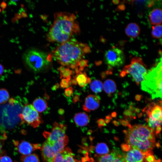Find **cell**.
<instances>
[{"mask_svg":"<svg viewBox=\"0 0 162 162\" xmlns=\"http://www.w3.org/2000/svg\"><path fill=\"white\" fill-rule=\"evenodd\" d=\"M80 32L75 15L66 12H57L54 14L53 22L47 34V40L50 42L61 44Z\"/></svg>","mask_w":162,"mask_h":162,"instance_id":"obj_1","label":"cell"},{"mask_svg":"<svg viewBox=\"0 0 162 162\" xmlns=\"http://www.w3.org/2000/svg\"><path fill=\"white\" fill-rule=\"evenodd\" d=\"M90 51V48L87 44L71 38L60 44L51 54L62 66L74 69L77 67L78 63Z\"/></svg>","mask_w":162,"mask_h":162,"instance_id":"obj_2","label":"cell"},{"mask_svg":"<svg viewBox=\"0 0 162 162\" xmlns=\"http://www.w3.org/2000/svg\"><path fill=\"white\" fill-rule=\"evenodd\" d=\"M124 132L125 141L131 148L136 149L144 154L152 151L155 146L154 131L148 125H135Z\"/></svg>","mask_w":162,"mask_h":162,"instance_id":"obj_3","label":"cell"},{"mask_svg":"<svg viewBox=\"0 0 162 162\" xmlns=\"http://www.w3.org/2000/svg\"><path fill=\"white\" fill-rule=\"evenodd\" d=\"M162 59L151 69L141 83L142 89L151 94L152 99L162 98Z\"/></svg>","mask_w":162,"mask_h":162,"instance_id":"obj_4","label":"cell"},{"mask_svg":"<svg viewBox=\"0 0 162 162\" xmlns=\"http://www.w3.org/2000/svg\"><path fill=\"white\" fill-rule=\"evenodd\" d=\"M51 54L36 50L28 51L25 55L26 63L34 71L39 72L46 68L52 61Z\"/></svg>","mask_w":162,"mask_h":162,"instance_id":"obj_5","label":"cell"},{"mask_svg":"<svg viewBox=\"0 0 162 162\" xmlns=\"http://www.w3.org/2000/svg\"><path fill=\"white\" fill-rule=\"evenodd\" d=\"M147 73L146 66L142 59L139 57H135L132 59L130 64L124 66L120 75L123 77L127 74H130L138 86L144 80Z\"/></svg>","mask_w":162,"mask_h":162,"instance_id":"obj_6","label":"cell"},{"mask_svg":"<svg viewBox=\"0 0 162 162\" xmlns=\"http://www.w3.org/2000/svg\"><path fill=\"white\" fill-rule=\"evenodd\" d=\"M68 141V138L66 136L53 144H50L47 140L45 141L40 148L43 160L45 162H53L56 155L64 149Z\"/></svg>","mask_w":162,"mask_h":162,"instance_id":"obj_7","label":"cell"},{"mask_svg":"<svg viewBox=\"0 0 162 162\" xmlns=\"http://www.w3.org/2000/svg\"><path fill=\"white\" fill-rule=\"evenodd\" d=\"M19 116L22 123H26L34 128L37 127L41 123L40 115L30 104L25 105Z\"/></svg>","mask_w":162,"mask_h":162,"instance_id":"obj_8","label":"cell"},{"mask_svg":"<svg viewBox=\"0 0 162 162\" xmlns=\"http://www.w3.org/2000/svg\"><path fill=\"white\" fill-rule=\"evenodd\" d=\"M106 62L112 67H119L124 63L125 56L123 52L115 47L108 50L104 54Z\"/></svg>","mask_w":162,"mask_h":162,"instance_id":"obj_9","label":"cell"},{"mask_svg":"<svg viewBox=\"0 0 162 162\" xmlns=\"http://www.w3.org/2000/svg\"><path fill=\"white\" fill-rule=\"evenodd\" d=\"M67 128L66 125L55 122L51 132H45L44 135L47 138V141L50 144L63 138L66 135L65 133Z\"/></svg>","mask_w":162,"mask_h":162,"instance_id":"obj_10","label":"cell"},{"mask_svg":"<svg viewBox=\"0 0 162 162\" xmlns=\"http://www.w3.org/2000/svg\"><path fill=\"white\" fill-rule=\"evenodd\" d=\"M13 143L18 152L23 155L31 154L33 152L40 148L39 144H32L24 140H13Z\"/></svg>","mask_w":162,"mask_h":162,"instance_id":"obj_11","label":"cell"},{"mask_svg":"<svg viewBox=\"0 0 162 162\" xmlns=\"http://www.w3.org/2000/svg\"><path fill=\"white\" fill-rule=\"evenodd\" d=\"M162 102L152 103L144 109L143 111L153 120L162 122Z\"/></svg>","mask_w":162,"mask_h":162,"instance_id":"obj_12","label":"cell"},{"mask_svg":"<svg viewBox=\"0 0 162 162\" xmlns=\"http://www.w3.org/2000/svg\"><path fill=\"white\" fill-rule=\"evenodd\" d=\"M53 162H78V161L75 159L71 149L67 147L56 155Z\"/></svg>","mask_w":162,"mask_h":162,"instance_id":"obj_13","label":"cell"},{"mask_svg":"<svg viewBox=\"0 0 162 162\" xmlns=\"http://www.w3.org/2000/svg\"><path fill=\"white\" fill-rule=\"evenodd\" d=\"M100 100L98 96L90 94L86 98L82 109L84 111L89 112L97 109L100 106Z\"/></svg>","mask_w":162,"mask_h":162,"instance_id":"obj_14","label":"cell"},{"mask_svg":"<svg viewBox=\"0 0 162 162\" xmlns=\"http://www.w3.org/2000/svg\"><path fill=\"white\" fill-rule=\"evenodd\" d=\"M124 157L126 162H144V154L136 149L131 148Z\"/></svg>","mask_w":162,"mask_h":162,"instance_id":"obj_15","label":"cell"},{"mask_svg":"<svg viewBox=\"0 0 162 162\" xmlns=\"http://www.w3.org/2000/svg\"><path fill=\"white\" fill-rule=\"evenodd\" d=\"M162 14V10L160 8H156L152 10L148 16L151 24L154 26L161 24Z\"/></svg>","mask_w":162,"mask_h":162,"instance_id":"obj_16","label":"cell"},{"mask_svg":"<svg viewBox=\"0 0 162 162\" xmlns=\"http://www.w3.org/2000/svg\"><path fill=\"white\" fill-rule=\"evenodd\" d=\"M123 155V154L119 148L114 147L112 152L110 154L99 157L98 159V162H112L116 157Z\"/></svg>","mask_w":162,"mask_h":162,"instance_id":"obj_17","label":"cell"},{"mask_svg":"<svg viewBox=\"0 0 162 162\" xmlns=\"http://www.w3.org/2000/svg\"><path fill=\"white\" fill-rule=\"evenodd\" d=\"M140 28L138 24L135 23H130L127 26L125 29V32L128 37L135 38L139 34Z\"/></svg>","mask_w":162,"mask_h":162,"instance_id":"obj_18","label":"cell"},{"mask_svg":"<svg viewBox=\"0 0 162 162\" xmlns=\"http://www.w3.org/2000/svg\"><path fill=\"white\" fill-rule=\"evenodd\" d=\"M74 119L76 124L80 127L86 126L89 122L88 116L84 112L76 113L74 117Z\"/></svg>","mask_w":162,"mask_h":162,"instance_id":"obj_19","label":"cell"},{"mask_svg":"<svg viewBox=\"0 0 162 162\" xmlns=\"http://www.w3.org/2000/svg\"><path fill=\"white\" fill-rule=\"evenodd\" d=\"M32 104L34 108L38 112H43L48 107V103L46 100L40 97L36 98Z\"/></svg>","mask_w":162,"mask_h":162,"instance_id":"obj_20","label":"cell"},{"mask_svg":"<svg viewBox=\"0 0 162 162\" xmlns=\"http://www.w3.org/2000/svg\"><path fill=\"white\" fill-rule=\"evenodd\" d=\"M103 88L105 92L109 95L114 93L116 89V86L115 82L110 79L106 80L104 82Z\"/></svg>","mask_w":162,"mask_h":162,"instance_id":"obj_21","label":"cell"},{"mask_svg":"<svg viewBox=\"0 0 162 162\" xmlns=\"http://www.w3.org/2000/svg\"><path fill=\"white\" fill-rule=\"evenodd\" d=\"M88 77L86 72H84L76 74L74 78L80 87H83L85 86L86 84H87Z\"/></svg>","mask_w":162,"mask_h":162,"instance_id":"obj_22","label":"cell"},{"mask_svg":"<svg viewBox=\"0 0 162 162\" xmlns=\"http://www.w3.org/2000/svg\"><path fill=\"white\" fill-rule=\"evenodd\" d=\"M94 149L95 152L99 155L106 154L109 152L108 146L104 142L98 143L94 147Z\"/></svg>","mask_w":162,"mask_h":162,"instance_id":"obj_23","label":"cell"},{"mask_svg":"<svg viewBox=\"0 0 162 162\" xmlns=\"http://www.w3.org/2000/svg\"><path fill=\"white\" fill-rule=\"evenodd\" d=\"M90 88L94 93H98L101 92L103 88V85L100 80H95L92 81L90 85Z\"/></svg>","mask_w":162,"mask_h":162,"instance_id":"obj_24","label":"cell"},{"mask_svg":"<svg viewBox=\"0 0 162 162\" xmlns=\"http://www.w3.org/2000/svg\"><path fill=\"white\" fill-rule=\"evenodd\" d=\"M162 26L161 24L154 25L152 27V34L154 38L160 39L162 38Z\"/></svg>","mask_w":162,"mask_h":162,"instance_id":"obj_25","label":"cell"},{"mask_svg":"<svg viewBox=\"0 0 162 162\" xmlns=\"http://www.w3.org/2000/svg\"><path fill=\"white\" fill-rule=\"evenodd\" d=\"M21 162H40L38 156L34 154L22 155L20 158Z\"/></svg>","mask_w":162,"mask_h":162,"instance_id":"obj_26","label":"cell"},{"mask_svg":"<svg viewBox=\"0 0 162 162\" xmlns=\"http://www.w3.org/2000/svg\"><path fill=\"white\" fill-rule=\"evenodd\" d=\"M10 95L8 91L5 88L0 89V104H4L9 99Z\"/></svg>","mask_w":162,"mask_h":162,"instance_id":"obj_27","label":"cell"},{"mask_svg":"<svg viewBox=\"0 0 162 162\" xmlns=\"http://www.w3.org/2000/svg\"><path fill=\"white\" fill-rule=\"evenodd\" d=\"M147 121L148 123V126L154 131L155 128L158 126H161L162 122L158 121L153 120L150 118H147Z\"/></svg>","mask_w":162,"mask_h":162,"instance_id":"obj_28","label":"cell"},{"mask_svg":"<svg viewBox=\"0 0 162 162\" xmlns=\"http://www.w3.org/2000/svg\"><path fill=\"white\" fill-rule=\"evenodd\" d=\"M144 154V161L145 162H154L156 158L153 155V152L150 151L146 152Z\"/></svg>","mask_w":162,"mask_h":162,"instance_id":"obj_29","label":"cell"},{"mask_svg":"<svg viewBox=\"0 0 162 162\" xmlns=\"http://www.w3.org/2000/svg\"><path fill=\"white\" fill-rule=\"evenodd\" d=\"M72 71L69 68H66L62 72H60V78H71V75L72 74Z\"/></svg>","mask_w":162,"mask_h":162,"instance_id":"obj_30","label":"cell"},{"mask_svg":"<svg viewBox=\"0 0 162 162\" xmlns=\"http://www.w3.org/2000/svg\"><path fill=\"white\" fill-rule=\"evenodd\" d=\"M71 78L62 79L60 83V88L67 87L69 85V81Z\"/></svg>","mask_w":162,"mask_h":162,"instance_id":"obj_31","label":"cell"},{"mask_svg":"<svg viewBox=\"0 0 162 162\" xmlns=\"http://www.w3.org/2000/svg\"><path fill=\"white\" fill-rule=\"evenodd\" d=\"M73 92V88L69 87L66 88L64 90V94L67 97H70L72 95Z\"/></svg>","mask_w":162,"mask_h":162,"instance_id":"obj_32","label":"cell"},{"mask_svg":"<svg viewBox=\"0 0 162 162\" xmlns=\"http://www.w3.org/2000/svg\"><path fill=\"white\" fill-rule=\"evenodd\" d=\"M4 138H2L0 136V158L5 154L4 152L2 149V148L4 144Z\"/></svg>","mask_w":162,"mask_h":162,"instance_id":"obj_33","label":"cell"},{"mask_svg":"<svg viewBox=\"0 0 162 162\" xmlns=\"http://www.w3.org/2000/svg\"><path fill=\"white\" fill-rule=\"evenodd\" d=\"M121 149L124 152H128L131 148L130 146L127 144H122L121 145Z\"/></svg>","mask_w":162,"mask_h":162,"instance_id":"obj_34","label":"cell"},{"mask_svg":"<svg viewBox=\"0 0 162 162\" xmlns=\"http://www.w3.org/2000/svg\"><path fill=\"white\" fill-rule=\"evenodd\" d=\"M124 115L125 117H129L131 118L133 116V113L130 110H125L124 112Z\"/></svg>","mask_w":162,"mask_h":162,"instance_id":"obj_35","label":"cell"},{"mask_svg":"<svg viewBox=\"0 0 162 162\" xmlns=\"http://www.w3.org/2000/svg\"><path fill=\"white\" fill-rule=\"evenodd\" d=\"M0 162H12V160L9 157L4 155L0 158Z\"/></svg>","mask_w":162,"mask_h":162,"instance_id":"obj_36","label":"cell"},{"mask_svg":"<svg viewBox=\"0 0 162 162\" xmlns=\"http://www.w3.org/2000/svg\"><path fill=\"white\" fill-rule=\"evenodd\" d=\"M119 122L123 125L125 126H128L129 128L131 127V125L129 124L128 122L125 120L119 119L118 120Z\"/></svg>","mask_w":162,"mask_h":162,"instance_id":"obj_37","label":"cell"},{"mask_svg":"<svg viewBox=\"0 0 162 162\" xmlns=\"http://www.w3.org/2000/svg\"><path fill=\"white\" fill-rule=\"evenodd\" d=\"M98 124L99 127L104 126L106 125L105 120L102 118L98 120Z\"/></svg>","mask_w":162,"mask_h":162,"instance_id":"obj_38","label":"cell"},{"mask_svg":"<svg viewBox=\"0 0 162 162\" xmlns=\"http://www.w3.org/2000/svg\"><path fill=\"white\" fill-rule=\"evenodd\" d=\"M80 100V96L79 95L76 94L74 96L73 99V101L74 103H76Z\"/></svg>","mask_w":162,"mask_h":162,"instance_id":"obj_39","label":"cell"},{"mask_svg":"<svg viewBox=\"0 0 162 162\" xmlns=\"http://www.w3.org/2000/svg\"><path fill=\"white\" fill-rule=\"evenodd\" d=\"M161 126H157L155 129L154 130V132H155L156 134H159L161 130Z\"/></svg>","mask_w":162,"mask_h":162,"instance_id":"obj_40","label":"cell"},{"mask_svg":"<svg viewBox=\"0 0 162 162\" xmlns=\"http://www.w3.org/2000/svg\"><path fill=\"white\" fill-rule=\"evenodd\" d=\"M111 119L112 117L110 115H109L106 116L105 121V122H106V124L110 122Z\"/></svg>","mask_w":162,"mask_h":162,"instance_id":"obj_41","label":"cell"},{"mask_svg":"<svg viewBox=\"0 0 162 162\" xmlns=\"http://www.w3.org/2000/svg\"><path fill=\"white\" fill-rule=\"evenodd\" d=\"M4 70V67L0 63V76L3 74Z\"/></svg>","mask_w":162,"mask_h":162,"instance_id":"obj_42","label":"cell"},{"mask_svg":"<svg viewBox=\"0 0 162 162\" xmlns=\"http://www.w3.org/2000/svg\"><path fill=\"white\" fill-rule=\"evenodd\" d=\"M142 96L140 95L137 94L135 96V99L137 101H140L142 98Z\"/></svg>","mask_w":162,"mask_h":162,"instance_id":"obj_43","label":"cell"},{"mask_svg":"<svg viewBox=\"0 0 162 162\" xmlns=\"http://www.w3.org/2000/svg\"><path fill=\"white\" fill-rule=\"evenodd\" d=\"M59 87V84L58 83H56L52 87V89L53 90H55L57 89Z\"/></svg>","mask_w":162,"mask_h":162,"instance_id":"obj_44","label":"cell"},{"mask_svg":"<svg viewBox=\"0 0 162 162\" xmlns=\"http://www.w3.org/2000/svg\"><path fill=\"white\" fill-rule=\"evenodd\" d=\"M71 83L74 85H76L77 84V81L74 78L71 80Z\"/></svg>","mask_w":162,"mask_h":162,"instance_id":"obj_45","label":"cell"},{"mask_svg":"<svg viewBox=\"0 0 162 162\" xmlns=\"http://www.w3.org/2000/svg\"><path fill=\"white\" fill-rule=\"evenodd\" d=\"M1 6L3 10H4L6 7V3L4 2H3L1 3Z\"/></svg>","mask_w":162,"mask_h":162,"instance_id":"obj_46","label":"cell"},{"mask_svg":"<svg viewBox=\"0 0 162 162\" xmlns=\"http://www.w3.org/2000/svg\"><path fill=\"white\" fill-rule=\"evenodd\" d=\"M65 68H66L62 66L59 67L58 70L61 72L63 71L65 69Z\"/></svg>","mask_w":162,"mask_h":162,"instance_id":"obj_47","label":"cell"},{"mask_svg":"<svg viewBox=\"0 0 162 162\" xmlns=\"http://www.w3.org/2000/svg\"><path fill=\"white\" fill-rule=\"evenodd\" d=\"M58 112L59 114L62 115L64 113V110L62 109H60L58 110Z\"/></svg>","mask_w":162,"mask_h":162,"instance_id":"obj_48","label":"cell"},{"mask_svg":"<svg viewBox=\"0 0 162 162\" xmlns=\"http://www.w3.org/2000/svg\"><path fill=\"white\" fill-rule=\"evenodd\" d=\"M9 103L11 104H13L15 102V100L13 98H11L9 100Z\"/></svg>","mask_w":162,"mask_h":162,"instance_id":"obj_49","label":"cell"},{"mask_svg":"<svg viewBox=\"0 0 162 162\" xmlns=\"http://www.w3.org/2000/svg\"><path fill=\"white\" fill-rule=\"evenodd\" d=\"M112 123L114 125L116 126H118L119 125L118 122L116 120L113 121L112 122Z\"/></svg>","mask_w":162,"mask_h":162,"instance_id":"obj_50","label":"cell"},{"mask_svg":"<svg viewBox=\"0 0 162 162\" xmlns=\"http://www.w3.org/2000/svg\"><path fill=\"white\" fill-rule=\"evenodd\" d=\"M116 115V112H113L112 113L111 116L112 117H115Z\"/></svg>","mask_w":162,"mask_h":162,"instance_id":"obj_51","label":"cell"},{"mask_svg":"<svg viewBox=\"0 0 162 162\" xmlns=\"http://www.w3.org/2000/svg\"><path fill=\"white\" fill-rule=\"evenodd\" d=\"M122 162H126L125 160H124L122 161Z\"/></svg>","mask_w":162,"mask_h":162,"instance_id":"obj_52","label":"cell"},{"mask_svg":"<svg viewBox=\"0 0 162 162\" xmlns=\"http://www.w3.org/2000/svg\"><path fill=\"white\" fill-rule=\"evenodd\" d=\"M1 9L0 8V12H1Z\"/></svg>","mask_w":162,"mask_h":162,"instance_id":"obj_53","label":"cell"}]
</instances>
